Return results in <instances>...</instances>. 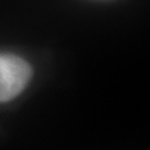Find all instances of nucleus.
<instances>
[{
  "instance_id": "f257e3e1",
  "label": "nucleus",
  "mask_w": 150,
  "mask_h": 150,
  "mask_svg": "<svg viewBox=\"0 0 150 150\" xmlns=\"http://www.w3.org/2000/svg\"><path fill=\"white\" fill-rule=\"evenodd\" d=\"M32 70L25 60L17 56H0V102H7L24 91Z\"/></svg>"
}]
</instances>
